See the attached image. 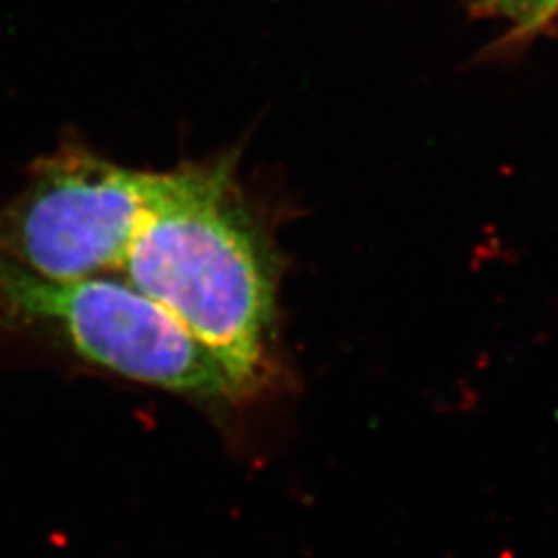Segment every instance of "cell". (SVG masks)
<instances>
[{
    "label": "cell",
    "instance_id": "6da1fadb",
    "mask_svg": "<svg viewBox=\"0 0 558 558\" xmlns=\"http://www.w3.org/2000/svg\"><path fill=\"white\" fill-rule=\"evenodd\" d=\"M226 163L172 170L120 276L156 300L255 396L265 377L276 281L265 240Z\"/></svg>",
    "mask_w": 558,
    "mask_h": 558
},
{
    "label": "cell",
    "instance_id": "7a4b0ae2",
    "mask_svg": "<svg viewBox=\"0 0 558 558\" xmlns=\"http://www.w3.org/2000/svg\"><path fill=\"white\" fill-rule=\"evenodd\" d=\"M0 313L57 336L122 379L226 408L255 398L174 315L120 274L52 281L0 255Z\"/></svg>",
    "mask_w": 558,
    "mask_h": 558
},
{
    "label": "cell",
    "instance_id": "3957f363",
    "mask_svg": "<svg viewBox=\"0 0 558 558\" xmlns=\"http://www.w3.org/2000/svg\"><path fill=\"white\" fill-rule=\"evenodd\" d=\"M170 184L172 172L64 147L36 161L25 186L0 207V255L52 281L120 274Z\"/></svg>",
    "mask_w": 558,
    "mask_h": 558
},
{
    "label": "cell",
    "instance_id": "277c9868",
    "mask_svg": "<svg viewBox=\"0 0 558 558\" xmlns=\"http://www.w3.org/2000/svg\"><path fill=\"white\" fill-rule=\"evenodd\" d=\"M476 4H482L484 9H505V11H518L521 13H530L534 17H542L546 13H550L558 4V0H472Z\"/></svg>",
    "mask_w": 558,
    "mask_h": 558
}]
</instances>
